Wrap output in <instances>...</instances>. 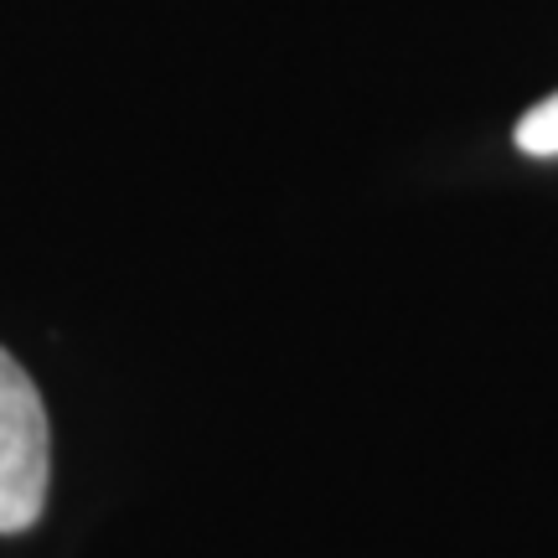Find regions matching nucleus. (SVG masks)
Masks as SVG:
<instances>
[{"mask_svg":"<svg viewBox=\"0 0 558 558\" xmlns=\"http://www.w3.org/2000/svg\"><path fill=\"white\" fill-rule=\"evenodd\" d=\"M52 476V435L37 383L0 347V533L37 527Z\"/></svg>","mask_w":558,"mask_h":558,"instance_id":"1","label":"nucleus"},{"mask_svg":"<svg viewBox=\"0 0 558 558\" xmlns=\"http://www.w3.org/2000/svg\"><path fill=\"white\" fill-rule=\"evenodd\" d=\"M518 145L527 156H558V94L533 104L518 120Z\"/></svg>","mask_w":558,"mask_h":558,"instance_id":"2","label":"nucleus"}]
</instances>
